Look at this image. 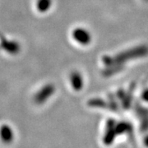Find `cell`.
Segmentation results:
<instances>
[{
    "label": "cell",
    "mask_w": 148,
    "mask_h": 148,
    "mask_svg": "<svg viewBox=\"0 0 148 148\" xmlns=\"http://www.w3.org/2000/svg\"><path fill=\"white\" fill-rule=\"evenodd\" d=\"M147 55H148V46L146 45H142L122 51L114 56H104L102 62L107 67L113 65H123L129 60L143 58Z\"/></svg>",
    "instance_id": "obj_1"
},
{
    "label": "cell",
    "mask_w": 148,
    "mask_h": 148,
    "mask_svg": "<svg viewBox=\"0 0 148 148\" xmlns=\"http://www.w3.org/2000/svg\"><path fill=\"white\" fill-rule=\"evenodd\" d=\"M72 36L74 40L82 45H87L91 41V36L90 32L82 27L75 28L72 33Z\"/></svg>",
    "instance_id": "obj_2"
},
{
    "label": "cell",
    "mask_w": 148,
    "mask_h": 148,
    "mask_svg": "<svg viewBox=\"0 0 148 148\" xmlns=\"http://www.w3.org/2000/svg\"><path fill=\"white\" fill-rule=\"evenodd\" d=\"M0 45H1V48L9 54H16L20 51L21 49V46L18 42L4 38H2Z\"/></svg>",
    "instance_id": "obj_3"
},
{
    "label": "cell",
    "mask_w": 148,
    "mask_h": 148,
    "mask_svg": "<svg viewBox=\"0 0 148 148\" xmlns=\"http://www.w3.org/2000/svg\"><path fill=\"white\" fill-rule=\"evenodd\" d=\"M70 81L71 83L74 87V89L76 90H80L83 84V81H82V75L78 72H73L71 73L70 76Z\"/></svg>",
    "instance_id": "obj_4"
},
{
    "label": "cell",
    "mask_w": 148,
    "mask_h": 148,
    "mask_svg": "<svg viewBox=\"0 0 148 148\" xmlns=\"http://www.w3.org/2000/svg\"><path fill=\"white\" fill-rule=\"evenodd\" d=\"M52 6V0H36V8L40 13H45L50 9Z\"/></svg>",
    "instance_id": "obj_5"
},
{
    "label": "cell",
    "mask_w": 148,
    "mask_h": 148,
    "mask_svg": "<svg viewBox=\"0 0 148 148\" xmlns=\"http://www.w3.org/2000/svg\"><path fill=\"white\" fill-rule=\"evenodd\" d=\"M122 69H123V65H113V66H109V67H107V68L104 70L103 74L107 76V77H109V76L114 75V74L120 72L122 70Z\"/></svg>",
    "instance_id": "obj_6"
},
{
    "label": "cell",
    "mask_w": 148,
    "mask_h": 148,
    "mask_svg": "<svg viewBox=\"0 0 148 148\" xmlns=\"http://www.w3.org/2000/svg\"><path fill=\"white\" fill-rule=\"evenodd\" d=\"M143 97H144L145 99L148 100V90H146V91H144V93H143Z\"/></svg>",
    "instance_id": "obj_7"
},
{
    "label": "cell",
    "mask_w": 148,
    "mask_h": 148,
    "mask_svg": "<svg viewBox=\"0 0 148 148\" xmlns=\"http://www.w3.org/2000/svg\"><path fill=\"white\" fill-rule=\"evenodd\" d=\"M145 1H147V2H148V0H145Z\"/></svg>",
    "instance_id": "obj_8"
}]
</instances>
